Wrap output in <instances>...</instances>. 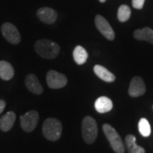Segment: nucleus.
<instances>
[{
    "label": "nucleus",
    "mask_w": 153,
    "mask_h": 153,
    "mask_svg": "<svg viewBox=\"0 0 153 153\" xmlns=\"http://www.w3.org/2000/svg\"><path fill=\"white\" fill-rule=\"evenodd\" d=\"M94 107L99 113H105L113 108V103L108 97L101 96L95 100Z\"/></svg>",
    "instance_id": "obj_12"
},
{
    "label": "nucleus",
    "mask_w": 153,
    "mask_h": 153,
    "mask_svg": "<svg viewBox=\"0 0 153 153\" xmlns=\"http://www.w3.org/2000/svg\"><path fill=\"white\" fill-rule=\"evenodd\" d=\"M146 84L140 76L133 77L128 88V94L131 97H139L146 93Z\"/></svg>",
    "instance_id": "obj_9"
},
{
    "label": "nucleus",
    "mask_w": 153,
    "mask_h": 153,
    "mask_svg": "<svg viewBox=\"0 0 153 153\" xmlns=\"http://www.w3.org/2000/svg\"><path fill=\"white\" fill-rule=\"evenodd\" d=\"M145 4V0H132L133 7L136 10H141Z\"/></svg>",
    "instance_id": "obj_21"
},
{
    "label": "nucleus",
    "mask_w": 153,
    "mask_h": 153,
    "mask_svg": "<svg viewBox=\"0 0 153 153\" xmlns=\"http://www.w3.org/2000/svg\"><path fill=\"white\" fill-rule=\"evenodd\" d=\"M1 32L6 40L12 44H18L21 40V34L16 26L12 23L5 22L1 27Z\"/></svg>",
    "instance_id": "obj_6"
},
{
    "label": "nucleus",
    "mask_w": 153,
    "mask_h": 153,
    "mask_svg": "<svg viewBox=\"0 0 153 153\" xmlns=\"http://www.w3.org/2000/svg\"><path fill=\"white\" fill-rule=\"evenodd\" d=\"M39 115L37 111H29L21 117V126L24 131L30 133L33 131L38 125Z\"/></svg>",
    "instance_id": "obj_5"
},
{
    "label": "nucleus",
    "mask_w": 153,
    "mask_h": 153,
    "mask_svg": "<svg viewBox=\"0 0 153 153\" xmlns=\"http://www.w3.org/2000/svg\"><path fill=\"white\" fill-rule=\"evenodd\" d=\"M25 84H26V87L27 88L28 90L35 94H41L44 92V88L42 87V84L39 82L38 76H35L34 74L31 73L26 76Z\"/></svg>",
    "instance_id": "obj_11"
},
{
    "label": "nucleus",
    "mask_w": 153,
    "mask_h": 153,
    "mask_svg": "<svg viewBox=\"0 0 153 153\" xmlns=\"http://www.w3.org/2000/svg\"><path fill=\"white\" fill-rule=\"evenodd\" d=\"M15 71L14 68L10 63L5 60H1L0 61V77L3 80H10L14 76Z\"/></svg>",
    "instance_id": "obj_17"
},
{
    "label": "nucleus",
    "mask_w": 153,
    "mask_h": 153,
    "mask_svg": "<svg viewBox=\"0 0 153 153\" xmlns=\"http://www.w3.org/2000/svg\"><path fill=\"white\" fill-rule=\"evenodd\" d=\"M134 38L140 41H146L153 44V30L150 27L137 29L134 33Z\"/></svg>",
    "instance_id": "obj_16"
},
{
    "label": "nucleus",
    "mask_w": 153,
    "mask_h": 153,
    "mask_svg": "<svg viewBox=\"0 0 153 153\" xmlns=\"http://www.w3.org/2000/svg\"><path fill=\"white\" fill-rule=\"evenodd\" d=\"M105 1H106V0H100V3H105Z\"/></svg>",
    "instance_id": "obj_23"
},
{
    "label": "nucleus",
    "mask_w": 153,
    "mask_h": 153,
    "mask_svg": "<svg viewBox=\"0 0 153 153\" xmlns=\"http://www.w3.org/2000/svg\"><path fill=\"white\" fill-rule=\"evenodd\" d=\"M16 117L14 111H9L4 115L0 119V129L4 132L10 131L16 122Z\"/></svg>",
    "instance_id": "obj_13"
},
{
    "label": "nucleus",
    "mask_w": 153,
    "mask_h": 153,
    "mask_svg": "<svg viewBox=\"0 0 153 153\" xmlns=\"http://www.w3.org/2000/svg\"><path fill=\"white\" fill-rule=\"evenodd\" d=\"M4 108H5V101L3 100H0V114L4 111Z\"/></svg>",
    "instance_id": "obj_22"
},
{
    "label": "nucleus",
    "mask_w": 153,
    "mask_h": 153,
    "mask_svg": "<svg viewBox=\"0 0 153 153\" xmlns=\"http://www.w3.org/2000/svg\"><path fill=\"white\" fill-rule=\"evenodd\" d=\"M139 131L144 137H148L151 134V126L146 118H141L139 122Z\"/></svg>",
    "instance_id": "obj_20"
},
{
    "label": "nucleus",
    "mask_w": 153,
    "mask_h": 153,
    "mask_svg": "<svg viewBox=\"0 0 153 153\" xmlns=\"http://www.w3.org/2000/svg\"><path fill=\"white\" fill-rule=\"evenodd\" d=\"M88 52L83 47L77 45L73 50V59L77 65L84 64L88 60Z\"/></svg>",
    "instance_id": "obj_18"
},
{
    "label": "nucleus",
    "mask_w": 153,
    "mask_h": 153,
    "mask_svg": "<svg viewBox=\"0 0 153 153\" xmlns=\"http://www.w3.org/2000/svg\"><path fill=\"white\" fill-rule=\"evenodd\" d=\"M98 134L97 123L94 118L90 116H87L82 119V135L84 141L87 144H93Z\"/></svg>",
    "instance_id": "obj_4"
},
{
    "label": "nucleus",
    "mask_w": 153,
    "mask_h": 153,
    "mask_svg": "<svg viewBox=\"0 0 153 153\" xmlns=\"http://www.w3.org/2000/svg\"><path fill=\"white\" fill-rule=\"evenodd\" d=\"M94 23H95L96 28L98 29L99 32L101 33L105 38L110 40V41L114 40V31H113L112 27H111L109 22L105 20V18H104L100 15H97L95 16V19H94Z\"/></svg>",
    "instance_id": "obj_8"
},
{
    "label": "nucleus",
    "mask_w": 153,
    "mask_h": 153,
    "mask_svg": "<svg viewBox=\"0 0 153 153\" xmlns=\"http://www.w3.org/2000/svg\"><path fill=\"white\" fill-rule=\"evenodd\" d=\"M131 16V10L126 4H123L118 8L117 10V19L121 22H127Z\"/></svg>",
    "instance_id": "obj_19"
},
{
    "label": "nucleus",
    "mask_w": 153,
    "mask_h": 153,
    "mask_svg": "<svg viewBox=\"0 0 153 153\" xmlns=\"http://www.w3.org/2000/svg\"><path fill=\"white\" fill-rule=\"evenodd\" d=\"M46 81L48 86L50 88L57 89L66 86L67 83V78L62 73H60L54 70H50L48 71L46 75Z\"/></svg>",
    "instance_id": "obj_7"
},
{
    "label": "nucleus",
    "mask_w": 153,
    "mask_h": 153,
    "mask_svg": "<svg viewBox=\"0 0 153 153\" xmlns=\"http://www.w3.org/2000/svg\"><path fill=\"white\" fill-rule=\"evenodd\" d=\"M125 146L128 153H146L145 149L136 144V138L133 134H128L125 138Z\"/></svg>",
    "instance_id": "obj_15"
},
{
    "label": "nucleus",
    "mask_w": 153,
    "mask_h": 153,
    "mask_svg": "<svg viewBox=\"0 0 153 153\" xmlns=\"http://www.w3.org/2000/svg\"><path fill=\"white\" fill-rule=\"evenodd\" d=\"M38 17L41 22L46 24H53L57 20V13L55 10L49 7L40 8L37 12Z\"/></svg>",
    "instance_id": "obj_10"
},
{
    "label": "nucleus",
    "mask_w": 153,
    "mask_h": 153,
    "mask_svg": "<svg viewBox=\"0 0 153 153\" xmlns=\"http://www.w3.org/2000/svg\"><path fill=\"white\" fill-rule=\"evenodd\" d=\"M34 49L36 53L44 59H55L60 53L59 44L49 39L38 40L35 43Z\"/></svg>",
    "instance_id": "obj_1"
},
{
    "label": "nucleus",
    "mask_w": 153,
    "mask_h": 153,
    "mask_svg": "<svg viewBox=\"0 0 153 153\" xmlns=\"http://www.w3.org/2000/svg\"><path fill=\"white\" fill-rule=\"evenodd\" d=\"M94 71L99 78H100L101 80H103L105 82H114L115 79H116V76H115L114 74H112L109 70H107L105 67L100 66V65L94 66Z\"/></svg>",
    "instance_id": "obj_14"
},
{
    "label": "nucleus",
    "mask_w": 153,
    "mask_h": 153,
    "mask_svg": "<svg viewBox=\"0 0 153 153\" xmlns=\"http://www.w3.org/2000/svg\"><path fill=\"white\" fill-rule=\"evenodd\" d=\"M103 131L106 139L108 140L112 150L116 153L125 152V145L121 139L118 133L116 131L114 128L108 123H105L103 125Z\"/></svg>",
    "instance_id": "obj_3"
},
{
    "label": "nucleus",
    "mask_w": 153,
    "mask_h": 153,
    "mask_svg": "<svg viewBox=\"0 0 153 153\" xmlns=\"http://www.w3.org/2000/svg\"><path fill=\"white\" fill-rule=\"evenodd\" d=\"M62 134V124L60 120L49 117L44 121L43 124V134L50 141H56L61 136Z\"/></svg>",
    "instance_id": "obj_2"
}]
</instances>
